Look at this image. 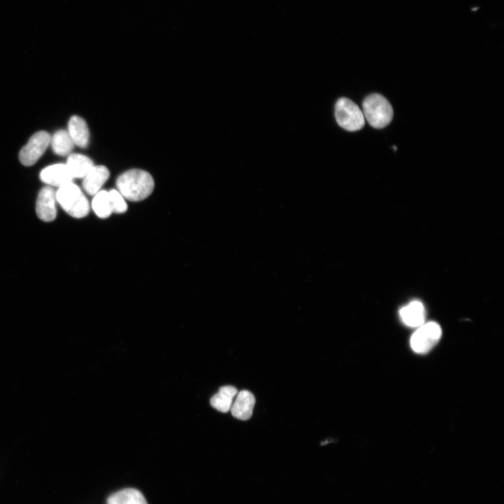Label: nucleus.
Returning a JSON list of instances; mask_svg holds the SVG:
<instances>
[{
	"mask_svg": "<svg viewBox=\"0 0 504 504\" xmlns=\"http://www.w3.org/2000/svg\"><path fill=\"white\" fill-rule=\"evenodd\" d=\"M40 178L45 183L58 188L72 182L74 178L66 164H55L46 167L41 172Z\"/></svg>",
	"mask_w": 504,
	"mask_h": 504,
	"instance_id": "obj_8",
	"label": "nucleus"
},
{
	"mask_svg": "<svg viewBox=\"0 0 504 504\" xmlns=\"http://www.w3.org/2000/svg\"><path fill=\"white\" fill-rule=\"evenodd\" d=\"M363 110L364 118L372 127L377 129L388 125L393 115L391 104L379 94L366 97L363 102Z\"/></svg>",
	"mask_w": 504,
	"mask_h": 504,
	"instance_id": "obj_3",
	"label": "nucleus"
},
{
	"mask_svg": "<svg viewBox=\"0 0 504 504\" xmlns=\"http://www.w3.org/2000/svg\"><path fill=\"white\" fill-rule=\"evenodd\" d=\"M400 315L406 325L418 327L424 323L426 312L421 302L413 301L400 309Z\"/></svg>",
	"mask_w": 504,
	"mask_h": 504,
	"instance_id": "obj_12",
	"label": "nucleus"
},
{
	"mask_svg": "<svg viewBox=\"0 0 504 504\" xmlns=\"http://www.w3.org/2000/svg\"><path fill=\"white\" fill-rule=\"evenodd\" d=\"M50 135L46 131L34 134L19 153V160L24 166H31L44 153L50 143Z\"/></svg>",
	"mask_w": 504,
	"mask_h": 504,
	"instance_id": "obj_6",
	"label": "nucleus"
},
{
	"mask_svg": "<svg viewBox=\"0 0 504 504\" xmlns=\"http://www.w3.org/2000/svg\"><path fill=\"white\" fill-rule=\"evenodd\" d=\"M441 335V328L437 323H424L412 335L410 339L411 347L416 353H427L437 344Z\"/></svg>",
	"mask_w": 504,
	"mask_h": 504,
	"instance_id": "obj_5",
	"label": "nucleus"
},
{
	"mask_svg": "<svg viewBox=\"0 0 504 504\" xmlns=\"http://www.w3.org/2000/svg\"><path fill=\"white\" fill-rule=\"evenodd\" d=\"M110 172L104 165H94L90 172L85 176L83 186L85 192L94 195L101 190L103 185L109 178Z\"/></svg>",
	"mask_w": 504,
	"mask_h": 504,
	"instance_id": "obj_10",
	"label": "nucleus"
},
{
	"mask_svg": "<svg viewBox=\"0 0 504 504\" xmlns=\"http://www.w3.org/2000/svg\"><path fill=\"white\" fill-rule=\"evenodd\" d=\"M108 192L109 201L112 212L121 214L127 209L125 199L118 190L111 189Z\"/></svg>",
	"mask_w": 504,
	"mask_h": 504,
	"instance_id": "obj_18",
	"label": "nucleus"
},
{
	"mask_svg": "<svg viewBox=\"0 0 504 504\" xmlns=\"http://www.w3.org/2000/svg\"><path fill=\"white\" fill-rule=\"evenodd\" d=\"M55 195L57 202L71 216L80 218L88 214V200L80 188L73 182L59 187Z\"/></svg>",
	"mask_w": 504,
	"mask_h": 504,
	"instance_id": "obj_2",
	"label": "nucleus"
},
{
	"mask_svg": "<svg viewBox=\"0 0 504 504\" xmlns=\"http://www.w3.org/2000/svg\"><path fill=\"white\" fill-rule=\"evenodd\" d=\"M66 164L73 178H84L94 166L91 159L78 153L70 154Z\"/></svg>",
	"mask_w": 504,
	"mask_h": 504,
	"instance_id": "obj_15",
	"label": "nucleus"
},
{
	"mask_svg": "<svg viewBox=\"0 0 504 504\" xmlns=\"http://www.w3.org/2000/svg\"><path fill=\"white\" fill-rule=\"evenodd\" d=\"M335 115L338 125L349 132L358 131L365 125L363 111L353 101L346 97L337 101Z\"/></svg>",
	"mask_w": 504,
	"mask_h": 504,
	"instance_id": "obj_4",
	"label": "nucleus"
},
{
	"mask_svg": "<svg viewBox=\"0 0 504 504\" xmlns=\"http://www.w3.org/2000/svg\"><path fill=\"white\" fill-rule=\"evenodd\" d=\"M68 132L75 145L85 148L88 145L90 132L84 119L78 115L72 116L69 121Z\"/></svg>",
	"mask_w": 504,
	"mask_h": 504,
	"instance_id": "obj_11",
	"label": "nucleus"
},
{
	"mask_svg": "<svg viewBox=\"0 0 504 504\" xmlns=\"http://www.w3.org/2000/svg\"><path fill=\"white\" fill-rule=\"evenodd\" d=\"M50 144L54 153L60 156L69 155L75 145L68 131L64 130L57 131Z\"/></svg>",
	"mask_w": 504,
	"mask_h": 504,
	"instance_id": "obj_16",
	"label": "nucleus"
},
{
	"mask_svg": "<svg viewBox=\"0 0 504 504\" xmlns=\"http://www.w3.org/2000/svg\"><path fill=\"white\" fill-rule=\"evenodd\" d=\"M237 393V388L232 386H222L218 393L211 397V405L219 412H227L230 410L233 399Z\"/></svg>",
	"mask_w": 504,
	"mask_h": 504,
	"instance_id": "obj_14",
	"label": "nucleus"
},
{
	"mask_svg": "<svg viewBox=\"0 0 504 504\" xmlns=\"http://www.w3.org/2000/svg\"><path fill=\"white\" fill-rule=\"evenodd\" d=\"M255 399L253 394L246 390L237 392L230 408L232 415L242 421L248 420L253 414Z\"/></svg>",
	"mask_w": 504,
	"mask_h": 504,
	"instance_id": "obj_9",
	"label": "nucleus"
},
{
	"mask_svg": "<svg viewBox=\"0 0 504 504\" xmlns=\"http://www.w3.org/2000/svg\"><path fill=\"white\" fill-rule=\"evenodd\" d=\"M92 208L98 217L102 218L108 217L112 213L108 192L101 190L96 193L92 201Z\"/></svg>",
	"mask_w": 504,
	"mask_h": 504,
	"instance_id": "obj_17",
	"label": "nucleus"
},
{
	"mask_svg": "<svg viewBox=\"0 0 504 504\" xmlns=\"http://www.w3.org/2000/svg\"><path fill=\"white\" fill-rule=\"evenodd\" d=\"M56 195L54 189L47 186L41 189L36 202V212L38 217L45 221L55 220L57 215Z\"/></svg>",
	"mask_w": 504,
	"mask_h": 504,
	"instance_id": "obj_7",
	"label": "nucleus"
},
{
	"mask_svg": "<svg viewBox=\"0 0 504 504\" xmlns=\"http://www.w3.org/2000/svg\"><path fill=\"white\" fill-rule=\"evenodd\" d=\"M107 504H148L145 496L138 489L125 488L108 496Z\"/></svg>",
	"mask_w": 504,
	"mask_h": 504,
	"instance_id": "obj_13",
	"label": "nucleus"
},
{
	"mask_svg": "<svg viewBox=\"0 0 504 504\" xmlns=\"http://www.w3.org/2000/svg\"><path fill=\"white\" fill-rule=\"evenodd\" d=\"M154 180L145 170L132 169L121 174L116 180L118 190L126 200L138 202L148 197L154 189Z\"/></svg>",
	"mask_w": 504,
	"mask_h": 504,
	"instance_id": "obj_1",
	"label": "nucleus"
}]
</instances>
